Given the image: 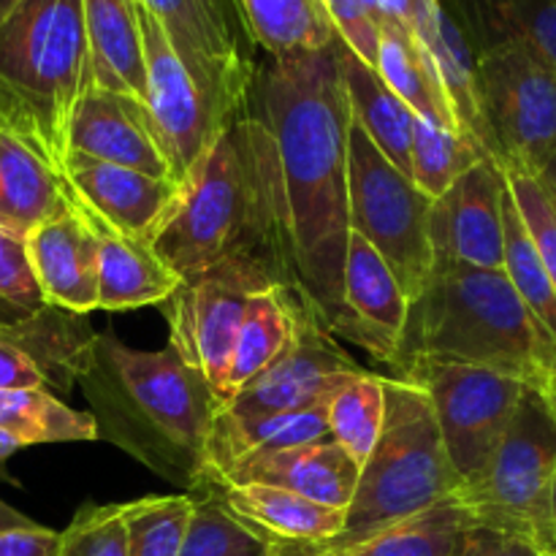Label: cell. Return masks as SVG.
I'll return each mask as SVG.
<instances>
[{
    "mask_svg": "<svg viewBox=\"0 0 556 556\" xmlns=\"http://www.w3.org/2000/svg\"><path fill=\"white\" fill-rule=\"evenodd\" d=\"M337 41L324 52L269 58L250 101V112L264 119L280 150L299 282L324 315L326 329L340 309L351 242L348 139L353 112Z\"/></svg>",
    "mask_w": 556,
    "mask_h": 556,
    "instance_id": "6da1fadb",
    "label": "cell"
},
{
    "mask_svg": "<svg viewBox=\"0 0 556 556\" xmlns=\"http://www.w3.org/2000/svg\"><path fill=\"white\" fill-rule=\"evenodd\" d=\"M150 248L179 280L258 264L302 291L280 150L264 119L248 112L217 136Z\"/></svg>",
    "mask_w": 556,
    "mask_h": 556,
    "instance_id": "7a4b0ae2",
    "label": "cell"
},
{
    "mask_svg": "<svg viewBox=\"0 0 556 556\" xmlns=\"http://www.w3.org/2000/svg\"><path fill=\"white\" fill-rule=\"evenodd\" d=\"M79 383L98 410L92 416L101 438L123 445L168 481L199 492L223 400L177 348L134 351L117 337L98 334L92 367Z\"/></svg>",
    "mask_w": 556,
    "mask_h": 556,
    "instance_id": "3957f363",
    "label": "cell"
},
{
    "mask_svg": "<svg viewBox=\"0 0 556 556\" xmlns=\"http://www.w3.org/2000/svg\"><path fill=\"white\" fill-rule=\"evenodd\" d=\"M413 358L494 369L541 389L556 367V340L505 269L438 258L427 288L410 302L394 372Z\"/></svg>",
    "mask_w": 556,
    "mask_h": 556,
    "instance_id": "277c9868",
    "label": "cell"
},
{
    "mask_svg": "<svg viewBox=\"0 0 556 556\" xmlns=\"http://www.w3.org/2000/svg\"><path fill=\"white\" fill-rule=\"evenodd\" d=\"M90 87L85 0H20L0 25V128L63 174L71 117Z\"/></svg>",
    "mask_w": 556,
    "mask_h": 556,
    "instance_id": "5b68a950",
    "label": "cell"
},
{
    "mask_svg": "<svg viewBox=\"0 0 556 556\" xmlns=\"http://www.w3.org/2000/svg\"><path fill=\"white\" fill-rule=\"evenodd\" d=\"M438 416L427 391L402 378H386V424L378 445L362 467L356 497L348 508L345 532L320 552L337 554L378 532L434 508L462 492Z\"/></svg>",
    "mask_w": 556,
    "mask_h": 556,
    "instance_id": "8992f818",
    "label": "cell"
},
{
    "mask_svg": "<svg viewBox=\"0 0 556 556\" xmlns=\"http://www.w3.org/2000/svg\"><path fill=\"white\" fill-rule=\"evenodd\" d=\"M556 476V418L538 386H527L514 421L478 481L456 497L476 527L521 538L556 554L552 492Z\"/></svg>",
    "mask_w": 556,
    "mask_h": 556,
    "instance_id": "52a82bcc",
    "label": "cell"
},
{
    "mask_svg": "<svg viewBox=\"0 0 556 556\" xmlns=\"http://www.w3.org/2000/svg\"><path fill=\"white\" fill-rule=\"evenodd\" d=\"M481 139L500 166L541 174L556 152V65L514 38L478 54Z\"/></svg>",
    "mask_w": 556,
    "mask_h": 556,
    "instance_id": "ba28073f",
    "label": "cell"
},
{
    "mask_svg": "<svg viewBox=\"0 0 556 556\" xmlns=\"http://www.w3.org/2000/svg\"><path fill=\"white\" fill-rule=\"evenodd\" d=\"M432 201L375 147L367 130L353 119L348 139L351 231L367 239L383 255L410 302L421 296L434 269L429 242Z\"/></svg>",
    "mask_w": 556,
    "mask_h": 556,
    "instance_id": "9c48e42d",
    "label": "cell"
},
{
    "mask_svg": "<svg viewBox=\"0 0 556 556\" xmlns=\"http://www.w3.org/2000/svg\"><path fill=\"white\" fill-rule=\"evenodd\" d=\"M226 128L253 101L261 63L242 0H141Z\"/></svg>",
    "mask_w": 556,
    "mask_h": 556,
    "instance_id": "30bf717a",
    "label": "cell"
},
{
    "mask_svg": "<svg viewBox=\"0 0 556 556\" xmlns=\"http://www.w3.org/2000/svg\"><path fill=\"white\" fill-rule=\"evenodd\" d=\"M394 378L427 391L448 459L465 486L483 476L530 386L494 369L432 358H413L402 364Z\"/></svg>",
    "mask_w": 556,
    "mask_h": 556,
    "instance_id": "8fae6325",
    "label": "cell"
},
{
    "mask_svg": "<svg viewBox=\"0 0 556 556\" xmlns=\"http://www.w3.org/2000/svg\"><path fill=\"white\" fill-rule=\"evenodd\" d=\"M286 286L275 271L258 264H223L188 277L163 304L168 320V345L199 369L226 405L233 348L253 293Z\"/></svg>",
    "mask_w": 556,
    "mask_h": 556,
    "instance_id": "7c38bea8",
    "label": "cell"
},
{
    "mask_svg": "<svg viewBox=\"0 0 556 556\" xmlns=\"http://www.w3.org/2000/svg\"><path fill=\"white\" fill-rule=\"evenodd\" d=\"M367 369L358 367L326 329L324 315L307 293L296 304V331L275 367L239 391L223 410L233 416H280L329 405L337 391Z\"/></svg>",
    "mask_w": 556,
    "mask_h": 556,
    "instance_id": "4fadbf2b",
    "label": "cell"
},
{
    "mask_svg": "<svg viewBox=\"0 0 556 556\" xmlns=\"http://www.w3.org/2000/svg\"><path fill=\"white\" fill-rule=\"evenodd\" d=\"M141 41H144V71H147V112L152 117L163 152L172 163L174 179L185 182L195 163L204 152L215 144L223 134L220 123L206 106L204 96L195 81L190 79L188 68L179 54L174 52L172 41L166 38L155 16L147 11L139 0Z\"/></svg>",
    "mask_w": 556,
    "mask_h": 556,
    "instance_id": "5bb4252c",
    "label": "cell"
},
{
    "mask_svg": "<svg viewBox=\"0 0 556 556\" xmlns=\"http://www.w3.org/2000/svg\"><path fill=\"white\" fill-rule=\"evenodd\" d=\"M505 193L508 179L492 155L472 166L448 193L432 201L429 242L434 261L503 269L505 266Z\"/></svg>",
    "mask_w": 556,
    "mask_h": 556,
    "instance_id": "9a60e30c",
    "label": "cell"
},
{
    "mask_svg": "<svg viewBox=\"0 0 556 556\" xmlns=\"http://www.w3.org/2000/svg\"><path fill=\"white\" fill-rule=\"evenodd\" d=\"M410 315V296L383 255L364 237L351 231L342 277V302L329 331L337 340L372 353L378 362L394 367Z\"/></svg>",
    "mask_w": 556,
    "mask_h": 556,
    "instance_id": "2e32d148",
    "label": "cell"
},
{
    "mask_svg": "<svg viewBox=\"0 0 556 556\" xmlns=\"http://www.w3.org/2000/svg\"><path fill=\"white\" fill-rule=\"evenodd\" d=\"M76 199L123 237L150 244L172 217L182 185L71 150L63 166Z\"/></svg>",
    "mask_w": 556,
    "mask_h": 556,
    "instance_id": "e0dca14e",
    "label": "cell"
},
{
    "mask_svg": "<svg viewBox=\"0 0 556 556\" xmlns=\"http://www.w3.org/2000/svg\"><path fill=\"white\" fill-rule=\"evenodd\" d=\"M136 168L157 179H174L172 163L152 128L147 106L123 92L92 85L76 103L68 128V152Z\"/></svg>",
    "mask_w": 556,
    "mask_h": 556,
    "instance_id": "ac0fdd59",
    "label": "cell"
},
{
    "mask_svg": "<svg viewBox=\"0 0 556 556\" xmlns=\"http://www.w3.org/2000/svg\"><path fill=\"white\" fill-rule=\"evenodd\" d=\"M358 478H362V465L334 438H326L318 443L296 445V448L275 451V454L242 462L231 472L217 478L212 486L264 483V486L302 494V497L326 505V508L348 510L356 497Z\"/></svg>",
    "mask_w": 556,
    "mask_h": 556,
    "instance_id": "d6986e66",
    "label": "cell"
},
{
    "mask_svg": "<svg viewBox=\"0 0 556 556\" xmlns=\"http://www.w3.org/2000/svg\"><path fill=\"white\" fill-rule=\"evenodd\" d=\"M33 269L54 307L98 309V237L68 195V206L27 237Z\"/></svg>",
    "mask_w": 556,
    "mask_h": 556,
    "instance_id": "ffe728a7",
    "label": "cell"
},
{
    "mask_svg": "<svg viewBox=\"0 0 556 556\" xmlns=\"http://www.w3.org/2000/svg\"><path fill=\"white\" fill-rule=\"evenodd\" d=\"M68 195L76 210L85 215L98 237V309H139L163 307L182 286L177 275L155 255L147 242L123 237L92 210H87L74 195Z\"/></svg>",
    "mask_w": 556,
    "mask_h": 556,
    "instance_id": "44dd1931",
    "label": "cell"
},
{
    "mask_svg": "<svg viewBox=\"0 0 556 556\" xmlns=\"http://www.w3.org/2000/svg\"><path fill=\"white\" fill-rule=\"evenodd\" d=\"M326 407L329 405L313 407V410L280 413V416H233V413L220 410L212 424L210 443H206L204 481H201L199 492L210 489L217 478L255 456L331 438Z\"/></svg>",
    "mask_w": 556,
    "mask_h": 556,
    "instance_id": "7402d4cb",
    "label": "cell"
},
{
    "mask_svg": "<svg viewBox=\"0 0 556 556\" xmlns=\"http://www.w3.org/2000/svg\"><path fill=\"white\" fill-rule=\"evenodd\" d=\"M413 33L432 54L438 74L443 79L448 101L454 106L462 130L483 144L481 112H478V47L459 20L451 0H421L410 22ZM486 150V147H483Z\"/></svg>",
    "mask_w": 556,
    "mask_h": 556,
    "instance_id": "603a6c76",
    "label": "cell"
},
{
    "mask_svg": "<svg viewBox=\"0 0 556 556\" xmlns=\"http://www.w3.org/2000/svg\"><path fill=\"white\" fill-rule=\"evenodd\" d=\"M85 20L92 85L123 92L147 106L139 0H85Z\"/></svg>",
    "mask_w": 556,
    "mask_h": 556,
    "instance_id": "cb8c5ba5",
    "label": "cell"
},
{
    "mask_svg": "<svg viewBox=\"0 0 556 556\" xmlns=\"http://www.w3.org/2000/svg\"><path fill=\"white\" fill-rule=\"evenodd\" d=\"M233 516L280 543H329L345 532L348 510L326 508L288 489L248 483V486H212Z\"/></svg>",
    "mask_w": 556,
    "mask_h": 556,
    "instance_id": "d4e9b609",
    "label": "cell"
},
{
    "mask_svg": "<svg viewBox=\"0 0 556 556\" xmlns=\"http://www.w3.org/2000/svg\"><path fill=\"white\" fill-rule=\"evenodd\" d=\"M68 206V182L20 136L0 128V226L30 237Z\"/></svg>",
    "mask_w": 556,
    "mask_h": 556,
    "instance_id": "484cf974",
    "label": "cell"
},
{
    "mask_svg": "<svg viewBox=\"0 0 556 556\" xmlns=\"http://www.w3.org/2000/svg\"><path fill=\"white\" fill-rule=\"evenodd\" d=\"M337 52L353 119L367 130L375 147L410 177V147L418 114L386 85L378 68L364 63L342 38L337 41Z\"/></svg>",
    "mask_w": 556,
    "mask_h": 556,
    "instance_id": "4316f807",
    "label": "cell"
},
{
    "mask_svg": "<svg viewBox=\"0 0 556 556\" xmlns=\"http://www.w3.org/2000/svg\"><path fill=\"white\" fill-rule=\"evenodd\" d=\"M0 331L33 358L47 378V389L71 391V386L90 372L96 358L98 334L87 326V315L54 304Z\"/></svg>",
    "mask_w": 556,
    "mask_h": 556,
    "instance_id": "83f0119b",
    "label": "cell"
},
{
    "mask_svg": "<svg viewBox=\"0 0 556 556\" xmlns=\"http://www.w3.org/2000/svg\"><path fill=\"white\" fill-rule=\"evenodd\" d=\"M375 68L418 117L456 130V134H465L459 119H456L454 106H451L432 54L424 49L413 27H407L405 22L391 20V16L380 22V49Z\"/></svg>",
    "mask_w": 556,
    "mask_h": 556,
    "instance_id": "f1b7e54d",
    "label": "cell"
},
{
    "mask_svg": "<svg viewBox=\"0 0 556 556\" xmlns=\"http://www.w3.org/2000/svg\"><path fill=\"white\" fill-rule=\"evenodd\" d=\"M302 293L291 286H271L253 293L233 348L226 402L275 367L277 358L288 351L296 331V304Z\"/></svg>",
    "mask_w": 556,
    "mask_h": 556,
    "instance_id": "f546056e",
    "label": "cell"
},
{
    "mask_svg": "<svg viewBox=\"0 0 556 556\" xmlns=\"http://www.w3.org/2000/svg\"><path fill=\"white\" fill-rule=\"evenodd\" d=\"M242 9L269 58L324 52L340 38L324 0H242Z\"/></svg>",
    "mask_w": 556,
    "mask_h": 556,
    "instance_id": "4dcf8cb0",
    "label": "cell"
},
{
    "mask_svg": "<svg viewBox=\"0 0 556 556\" xmlns=\"http://www.w3.org/2000/svg\"><path fill=\"white\" fill-rule=\"evenodd\" d=\"M451 5L478 52L521 38L556 65V0H451Z\"/></svg>",
    "mask_w": 556,
    "mask_h": 556,
    "instance_id": "1f68e13d",
    "label": "cell"
},
{
    "mask_svg": "<svg viewBox=\"0 0 556 556\" xmlns=\"http://www.w3.org/2000/svg\"><path fill=\"white\" fill-rule=\"evenodd\" d=\"M472 527L476 521L465 503L451 497L345 552L326 554L318 546L315 548L326 556H459Z\"/></svg>",
    "mask_w": 556,
    "mask_h": 556,
    "instance_id": "d6a6232c",
    "label": "cell"
},
{
    "mask_svg": "<svg viewBox=\"0 0 556 556\" xmlns=\"http://www.w3.org/2000/svg\"><path fill=\"white\" fill-rule=\"evenodd\" d=\"M0 429L22 445L81 443L101 438L92 413L63 405L47 389L0 391Z\"/></svg>",
    "mask_w": 556,
    "mask_h": 556,
    "instance_id": "836d02e7",
    "label": "cell"
},
{
    "mask_svg": "<svg viewBox=\"0 0 556 556\" xmlns=\"http://www.w3.org/2000/svg\"><path fill=\"white\" fill-rule=\"evenodd\" d=\"M483 157H489V152L472 136L456 134L443 125L416 117L410 147V179L429 199H440L443 193H448Z\"/></svg>",
    "mask_w": 556,
    "mask_h": 556,
    "instance_id": "e575fe53",
    "label": "cell"
},
{
    "mask_svg": "<svg viewBox=\"0 0 556 556\" xmlns=\"http://www.w3.org/2000/svg\"><path fill=\"white\" fill-rule=\"evenodd\" d=\"M179 556H280L282 543L231 514L215 489L199 492Z\"/></svg>",
    "mask_w": 556,
    "mask_h": 556,
    "instance_id": "d590c367",
    "label": "cell"
},
{
    "mask_svg": "<svg viewBox=\"0 0 556 556\" xmlns=\"http://www.w3.org/2000/svg\"><path fill=\"white\" fill-rule=\"evenodd\" d=\"M326 413H329L331 438L364 467L383 434L386 378L362 372L331 396Z\"/></svg>",
    "mask_w": 556,
    "mask_h": 556,
    "instance_id": "8d00e7d4",
    "label": "cell"
},
{
    "mask_svg": "<svg viewBox=\"0 0 556 556\" xmlns=\"http://www.w3.org/2000/svg\"><path fill=\"white\" fill-rule=\"evenodd\" d=\"M505 275L514 282L521 302L541 320L543 329L556 340V288L546 264L530 237L525 217L516 206L514 193H505Z\"/></svg>",
    "mask_w": 556,
    "mask_h": 556,
    "instance_id": "74e56055",
    "label": "cell"
},
{
    "mask_svg": "<svg viewBox=\"0 0 556 556\" xmlns=\"http://www.w3.org/2000/svg\"><path fill=\"white\" fill-rule=\"evenodd\" d=\"M193 494H166L125 503V530H128V556H179L190 516Z\"/></svg>",
    "mask_w": 556,
    "mask_h": 556,
    "instance_id": "f35d334b",
    "label": "cell"
},
{
    "mask_svg": "<svg viewBox=\"0 0 556 556\" xmlns=\"http://www.w3.org/2000/svg\"><path fill=\"white\" fill-rule=\"evenodd\" d=\"M27 237L0 226V329L22 324L47 307Z\"/></svg>",
    "mask_w": 556,
    "mask_h": 556,
    "instance_id": "ab89813d",
    "label": "cell"
},
{
    "mask_svg": "<svg viewBox=\"0 0 556 556\" xmlns=\"http://www.w3.org/2000/svg\"><path fill=\"white\" fill-rule=\"evenodd\" d=\"M60 535V556H128L125 503L85 505Z\"/></svg>",
    "mask_w": 556,
    "mask_h": 556,
    "instance_id": "60d3db41",
    "label": "cell"
},
{
    "mask_svg": "<svg viewBox=\"0 0 556 556\" xmlns=\"http://www.w3.org/2000/svg\"><path fill=\"white\" fill-rule=\"evenodd\" d=\"M508 188L514 193L516 206H519L521 217H525L530 237L535 242L538 253H541L543 264H546L548 277H552L556 288V204L552 199V190L546 188L535 172L516 166H503Z\"/></svg>",
    "mask_w": 556,
    "mask_h": 556,
    "instance_id": "b9f144b4",
    "label": "cell"
},
{
    "mask_svg": "<svg viewBox=\"0 0 556 556\" xmlns=\"http://www.w3.org/2000/svg\"><path fill=\"white\" fill-rule=\"evenodd\" d=\"M337 36L364 60L378 63L380 49V22L386 20L380 0H324Z\"/></svg>",
    "mask_w": 556,
    "mask_h": 556,
    "instance_id": "7bdbcfd3",
    "label": "cell"
},
{
    "mask_svg": "<svg viewBox=\"0 0 556 556\" xmlns=\"http://www.w3.org/2000/svg\"><path fill=\"white\" fill-rule=\"evenodd\" d=\"M20 389H47V378L22 348L0 331V391Z\"/></svg>",
    "mask_w": 556,
    "mask_h": 556,
    "instance_id": "ee69618b",
    "label": "cell"
},
{
    "mask_svg": "<svg viewBox=\"0 0 556 556\" xmlns=\"http://www.w3.org/2000/svg\"><path fill=\"white\" fill-rule=\"evenodd\" d=\"M459 556H556L552 552L532 546V543L521 541V538L503 535V532L483 530V527H472L467 532L465 543H462Z\"/></svg>",
    "mask_w": 556,
    "mask_h": 556,
    "instance_id": "f6af8a7d",
    "label": "cell"
},
{
    "mask_svg": "<svg viewBox=\"0 0 556 556\" xmlns=\"http://www.w3.org/2000/svg\"><path fill=\"white\" fill-rule=\"evenodd\" d=\"M63 535L41 525L0 532V556H60Z\"/></svg>",
    "mask_w": 556,
    "mask_h": 556,
    "instance_id": "bcb514c9",
    "label": "cell"
},
{
    "mask_svg": "<svg viewBox=\"0 0 556 556\" xmlns=\"http://www.w3.org/2000/svg\"><path fill=\"white\" fill-rule=\"evenodd\" d=\"M418 3H421V0H380V5H383V14L391 16V20L405 22L407 27H410Z\"/></svg>",
    "mask_w": 556,
    "mask_h": 556,
    "instance_id": "7dc6e473",
    "label": "cell"
},
{
    "mask_svg": "<svg viewBox=\"0 0 556 556\" xmlns=\"http://www.w3.org/2000/svg\"><path fill=\"white\" fill-rule=\"evenodd\" d=\"M30 525H36V521L27 519L25 514H20V510H14L11 505H5L3 500H0V532L20 530V527H30Z\"/></svg>",
    "mask_w": 556,
    "mask_h": 556,
    "instance_id": "c3c4849f",
    "label": "cell"
},
{
    "mask_svg": "<svg viewBox=\"0 0 556 556\" xmlns=\"http://www.w3.org/2000/svg\"><path fill=\"white\" fill-rule=\"evenodd\" d=\"M22 448H25V445H22L20 440L11 438L5 429H0V465H3V462H9L11 456H14L16 451H22Z\"/></svg>",
    "mask_w": 556,
    "mask_h": 556,
    "instance_id": "681fc988",
    "label": "cell"
},
{
    "mask_svg": "<svg viewBox=\"0 0 556 556\" xmlns=\"http://www.w3.org/2000/svg\"><path fill=\"white\" fill-rule=\"evenodd\" d=\"M541 391H543V396H546L548 407H552V413H554V418H556V367L552 369V372H548V378L543 380Z\"/></svg>",
    "mask_w": 556,
    "mask_h": 556,
    "instance_id": "f907efd6",
    "label": "cell"
},
{
    "mask_svg": "<svg viewBox=\"0 0 556 556\" xmlns=\"http://www.w3.org/2000/svg\"><path fill=\"white\" fill-rule=\"evenodd\" d=\"M538 177H541L543 182H546L548 188H552L554 193H556V152H554V157H552V161H548L546 166H543V172L538 174Z\"/></svg>",
    "mask_w": 556,
    "mask_h": 556,
    "instance_id": "816d5d0a",
    "label": "cell"
},
{
    "mask_svg": "<svg viewBox=\"0 0 556 556\" xmlns=\"http://www.w3.org/2000/svg\"><path fill=\"white\" fill-rule=\"evenodd\" d=\"M16 5H20V0H0V25H3V20L16 9Z\"/></svg>",
    "mask_w": 556,
    "mask_h": 556,
    "instance_id": "f5cc1de1",
    "label": "cell"
},
{
    "mask_svg": "<svg viewBox=\"0 0 556 556\" xmlns=\"http://www.w3.org/2000/svg\"><path fill=\"white\" fill-rule=\"evenodd\" d=\"M309 548H313V554H302L296 546H286V548H282V556H326V554H320L318 548L313 546V543H309Z\"/></svg>",
    "mask_w": 556,
    "mask_h": 556,
    "instance_id": "db71d44e",
    "label": "cell"
},
{
    "mask_svg": "<svg viewBox=\"0 0 556 556\" xmlns=\"http://www.w3.org/2000/svg\"><path fill=\"white\" fill-rule=\"evenodd\" d=\"M552 510H554V527H556V476H554V492H552Z\"/></svg>",
    "mask_w": 556,
    "mask_h": 556,
    "instance_id": "11a10c76",
    "label": "cell"
},
{
    "mask_svg": "<svg viewBox=\"0 0 556 556\" xmlns=\"http://www.w3.org/2000/svg\"><path fill=\"white\" fill-rule=\"evenodd\" d=\"M546 188H548V185H546ZM548 190H552V188H548ZM552 199H554V204H556V193H554V190H552Z\"/></svg>",
    "mask_w": 556,
    "mask_h": 556,
    "instance_id": "9f6ffc18",
    "label": "cell"
}]
</instances>
